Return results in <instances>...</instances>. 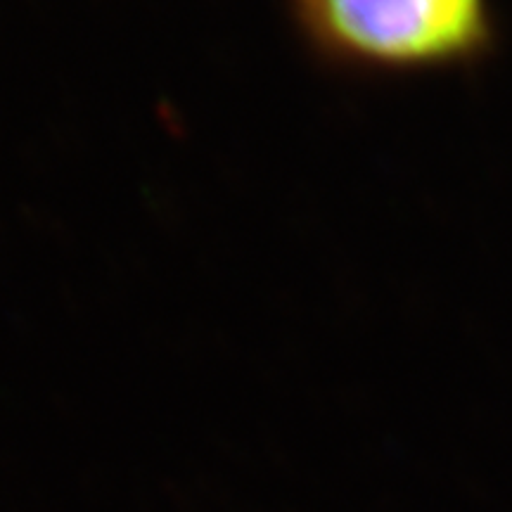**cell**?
I'll list each match as a JSON object with an SVG mask.
<instances>
[{"instance_id": "6da1fadb", "label": "cell", "mask_w": 512, "mask_h": 512, "mask_svg": "<svg viewBox=\"0 0 512 512\" xmlns=\"http://www.w3.org/2000/svg\"><path fill=\"white\" fill-rule=\"evenodd\" d=\"M311 57L337 69H420L470 55L486 0H287Z\"/></svg>"}]
</instances>
